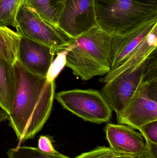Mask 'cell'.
Segmentation results:
<instances>
[{
	"mask_svg": "<svg viewBox=\"0 0 157 158\" xmlns=\"http://www.w3.org/2000/svg\"><path fill=\"white\" fill-rule=\"evenodd\" d=\"M105 132L110 148L118 154L136 156L146 147L143 135L128 125L108 123Z\"/></svg>",
	"mask_w": 157,
	"mask_h": 158,
	"instance_id": "cell-10",
	"label": "cell"
},
{
	"mask_svg": "<svg viewBox=\"0 0 157 158\" xmlns=\"http://www.w3.org/2000/svg\"><path fill=\"white\" fill-rule=\"evenodd\" d=\"M20 36L18 61L31 73L46 77L56 54L55 51L49 46Z\"/></svg>",
	"mask_w": 157,
	"mask_h": 158,
	"instance_id": "cell-8",
	"label": "cell"
},
{
	"mask_svg": "<svg viewBox=\"0 0 157 158\" xmlns=\"http://www.w3.org/2000/svg\"><path fill=\"white\" fill-rule=\"evenodd\" d=\"M73 40L67 49L65 65L72 69L73 75L86 81L110 71L109 67L98 62Z\"/></svg>",
	"mask_w": 157,
	"mask_h": 158,
	"instance_id": "cell-11",
	"label": "cell"
},
{
	"mask_svg": "<svg viewBox=\"0 0 157 158\" xmlns=\"http://www.w3.org/2000/svg\"><path fill=\"white\" fill-rule=\"evenodd\" d=\"M156 24L157 18L153 19L122 35L112 36L110 71L116 69L124 62Z\"/></svg>",
	"mask_w": 157,
	"mask_h": 158,
	"instance_id": "cell-9",
	"label": "cell"
},
{
	"mask_svg": "<svg viewBox=\"0 0 157 158\" xmlns=\"http://www.w3.org/2000/svg\"><path fill=\"white\" fill-rule=\"evenodd\" d=\"M95 8L98 26L111 36L157 18V0H95Z\"/></svg>",
	"mask_w": 157,
	"mask_h": 158,
	"instance_id": "cell-2",
	"label": "cell"
},
{
	"mask_svg": "<svg viewBox=\"0 0 157 158\" xmlns=\"http://www.w3.org/2000/svg\"><path fill=\"white\" fill-rule=\"evenodd\" d=\"M157 46V24L124 62L116 69L110 71L105 77L100 79V81L106 83L128 69L137 65L156 53Z\"/></svg>",
	"mask_w": 157,
	"mask_h": 158,
	"instance_id": "cell-13",
	"label": "cell"
},
{
	"mask_svg": "<svg viewBox=\"0 0 157 158\" xmlns=\"http://www.w3.org/2000/svg\"><path fill=\"white\" fill-rule=\"evenodd\" d=\"M38 148L42 152L48 154H57L59 153L53 147L50 137L46 135H41L40 137L38 142Z\"/></svg>",
	"mask_w": 157,
	"mask_h": 158,
	"instance_id": "cell-22",
	"label": "cell"
},
{
	"mask_svg": "<svg viewBox=\"0 0 157 158\" xmlns=\"http://www.w3.org/2000/svg\"><path fill=\"white\" fill-rule=\"evenodd\" d=\"M7 158H70L60 153L48 154L38 148L25 146L10 148L7 152Z\"/></svg>",
	"mask_w": 157,
	"mask_h": 158,
	"instance_id": "cell-18",
	"label": "cell"
},
{
	"mask_svg": "<svg viewBox=\"0 0 157 158\" xmlns=\"http://www.w3.org/2000/svg\"><path fill=\"white\" fill-rule=\"evenodd\" d=\"M147 146L141 154L134 156L133 158H157V145L153 144L145 140Z\"/></svg>",
	"mask_w": 157,
	"mask_h": 158,
	"instance_id": "cell-23",
	"label": "cell"
},
{
	"mask_svg": "<svg viewBox=\"0 0 157 158\" xmlns=\"http://www.w3.org/2000/svg\"><path fill=\"white\" fill-rule=\"evenodd\" d=\"M157 60L154 56L145 76L123 111L117 116L119 124L134 129L157 120Z\"/></svg>",
	"mask_w": 157,
	"mask_h": 158,
	"instance_id": "cell-3",
	"label": "cell"
},
{
	"mask_svg": "<svg viewBox=\"0 0 157 158\" xmlns=\"http://www.w3.org/2000/svg\"><path fill=\"white\" fill-rule=\"evenodd\" d=\"M134 156H129V155H121L115 158H133Z\"/></svg>",
	"mask_w": 157,
	"mask_h": 158,
	"instance_id": "cell-25",
	"label": "cell"
},
{
	"mask_svg": "<svg viewBox=\"0 0 157 158\" xmlns=\"http://www.w3.org/2000/svg\"><path fill=\"white\" fill-rule=\"evenodd\" d=\"M66 0H26V4L55 26H58Z\"/></svg>",
	"mask_w": 157,
	"mask_h": 158,
	"instance_id": "cell-15",
	"label": "cell"
},
{
	"mask_svg": "<svg viewBox=\"0 0 157 158\" xmlns=\"http://www.w3.org/2000/svg\"><path fill=\"white\" fill-rule=\"evenodd\" d=\"M68 50H63L56 54L57 56L53 61L49 71L46 79L49 81H53L59 76L61 71L66 65V56Z\"/></svg>",
	"mask_w": 157,
	"mask_h": 158,
	"instance_id": "cell-19",
	"label": "cell"
},
{
	"mask_svg": "<svg viewBox=\"0 0 157 158\" xmlns=\"http://www.w3.org/2000/svg\"><path fill=\"white\" fill-rule=\"evenodd\" d=\"M121 154L116 153L110 147L98 146L94 150L83 153L75 158H115Z\"/></svg>",
	"mask_w": 157,
	"mask_h": 158,
	"instance_id": "cell-20",
	"label": "cell"
},
{
	"mask_svg": "<svg viewBox=\"0 0 157 158\" xmlns=\"http://www.w3.org/2000/svg\"><path fill=\"white\" fill-rule=\"evenodd\" d=\"M15 28L19 35L52 48L56 55L66 50L74 40L26 4L18 13Z\"/></svg>",
	"mask_w": 157,
	"mask_h": 158,
	"instance_id": "cell-4",
	"label": "cell"
},
{
	"mask_svg": "<svg viewBox=\"0 0 157 158\" xmlns=\"http://www.w3.org/2000/svg\"><path fill=\"white\" fill-rule=\"evenodd\" d=\"M20 36L7 27H0V59L14 64L17 60Z\"/></svg>",
	"mask_w": 157,
	"mask_h": 158,
	"instance_id": "cell-16",
	"label": "cell"
},
{
	"mask_svg": "<svg viewBox=\"0 0 157 158\" xmlns=\"http://www.w3.org/2000/svg\"><path fill=\"white\" fill-rule=\"evenodd\" d=\"M58 27L73 39L98 27L95 0H66Z\"/></svg>",
	"mask_w": 157,
	"mask_h": 158,
	"instance_id": "cell-7",
	"label": "cell"
},
{
	"mask_svg": "<svg viewBox=\"0 0 157 158\" xmlns=\"http://www.w3.org/2000/svg\"><path fill=\"white\" fill-rule=\"evenodd\" d=\"M56 99L65 109L85 121L104 123L109 121L112 110L100 91L73 89L57 93Z\"/></svg>",
	"mask_w": 157,
	"mask_h": 158,
	"instance_id": "cell-5",
	"label": "cell"
},
{
	"mask_svg": "<svg viewBox=\"0 0 157 158\" xmlns=\"http://www.w3.org/2000/svg\"><path fill=\"white\" fill-rule=\"evenodd\" d=\"M9 119V115L4 110H0V123Z\"/></svg>",
	"mask_w": 157,
	"mask_h": 158,
	"instance_id": "cell-24",
	"label": "cell"
},
{
	"mask_svg": "<svg viewBox=\"0 0 157 158\" xmlns=\"http://www.w3.org/2000/svg\"><path fill=\"white\" fill-rule=\"evenodd\" d=\"M138 130L145 140L153 144L157 145V120L146 123Z\"/></svg>",
	"mask_w": 157,
	"mask_h": 158,
	"instance_id": "cell-21",
	"label": "cell"
},
{
	"mask_svg": "<svg viewBox=\"0 0 157 158\" xmlns=\"http://www.w3.org/2000/svg\"><path fill=\"white\" fill-rule=\"evenodd\" d=\"M14 65L15 90L8 120L18 139L23 142L34 138L49 119L55 84L29 72L18 60Z\"/></svg>",
	"mask_w": 157,
	"mask_h": 158,
	"instance_id": "cell-1",
	"label": "cell"
},
{
	"mask_svg": "<svg viewBox=\"0 0 157 158\" xmlns=\"http://www.w3.org/2000/svg\"><path fill=\"white\" fill-rule=\"evenodd\" d=\"M105 83L100 91L112 111L120 115L143 81L155 55Z\"/></svg>",
	"mask_w": 157,
	"mask_h": 158,
	"instance_id": "cell-6",
	"label": "cell"
},
{
	"mask_svg": "<svg viewBox=\"0 0 157 158\" xmlns=\"http://www.w3.org/2000/svg\"><path fill=\"white\" fill-rule=\"evenodd\" d=\"M26 0H0V27H15L17 16Z\"/></svg>",
	"mask_w": 157,
	"mask_h": 158,
	"instance_id": "cell-17",
	"label": "cell"
},
{
	"mask_svg": "<svg viewBox=\"0 0 157 158\" xmlns=\"http://www.w3.org/2000/svg\"><path fill=\"white\" fill-rule=\"evenodd\" d=\"M15 81L14 64L0 59V108L8 115L14 100Z\"/></svg>",
	"mask_w": 157,
	"mask_h": 158,
	"instance_id": "cell-14",
	"label": "cell"
},
{
	"mask_svg": "<svg viewBox=\"0 0 157 158\" xmlns=\"http://www.w3.org/2000/svg\"><path fill=\"white\" fill-rule=\"evenodd\" d=\"M112 38L111 35L97 27L74 39L73 41L98 62L111 69Z\"/></svg>",
	"mask_w": 157,
	"mask_h": 158,
	"instance_id": "cell-12",
	"label": "cell"
}]
</instances>
